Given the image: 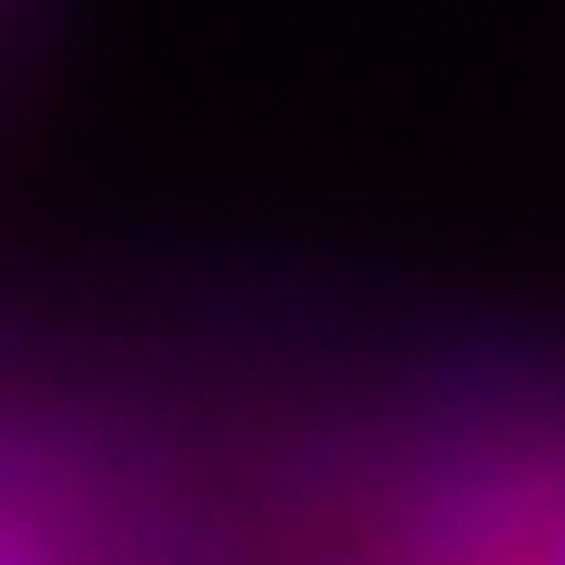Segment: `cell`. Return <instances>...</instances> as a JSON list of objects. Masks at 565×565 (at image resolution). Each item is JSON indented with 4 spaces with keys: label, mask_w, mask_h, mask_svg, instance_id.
<instances>
[{
    "label": "cell",
    "mask_w": 565,
    "mask_h": 565,
    "mask_svg": "<svg viewBox=\"0 0 565 565\" xmlns=\"http://www.w3.org/2000/svg\"><path fill=\"white\" fill-rule=\"evenodd\" d=\"M515 565H565V515L548 523V532H541V541H532V548H523Z\"/></svg>",
    "instance_id": "cell-1"
}]
</instances>
